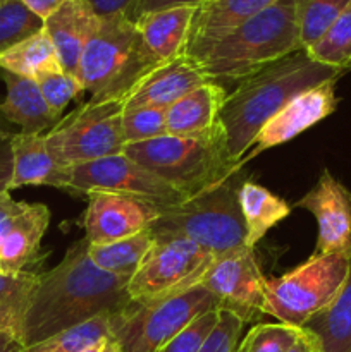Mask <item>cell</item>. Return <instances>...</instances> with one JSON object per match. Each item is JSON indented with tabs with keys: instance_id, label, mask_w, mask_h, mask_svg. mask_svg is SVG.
Instances as JSON below:
<instances>
[{
	"instance_id": "d590c367",
	"label": "cell",
	"mask_w": 351,
	"mask_h": 352,
	"mask_svg": "<svg viewBox=\"0 0 351 352\" xmlns=\"http://www.w3.org/2000/svg\"><path fill=\"white\" fill-rule=\"evenodd\" d=\"M219 323V309L203 313L157 352H200Z\"/></svg>"
},
{
	"instance_id": "f35d334b",
	"label": "cell",
	"mask_w": 351,
	"mask_h": 352,
	"mask_svg": "<svg viewBox=\"0 0 351 352\" xmlns=\"http://www.w3.org/2000/svg\"><path fill=\"white\" fill-rule=\"evenodd\" d=\"M206 0H140L134 9L133 17L131 21H136L138 17L145 16L148 12H155V10L162 9H171V7H179V6H191V7H200L202 3H205Z\"/></svg>"
},
{
	"instance_id": "52a82bcc",
	"label": "cell",
	"mask_w": 351,
	"mask_h": 352,
	"mask_svg": "<svg viewBox=\"0 0 351 352\" xmlns=\"http://www.w3.org/2000/svg\"><path fill=\"white\" fill-rule=\"evenodd\" d=\"M350 253H313L305 263L265 280L267 315L279 323L303 329L334 301L350 272Z\"/></svg>"
},
{
	"instance_id": "f546056e",
	"label": "cell",
	"mask_w": 351,
	"mask_h": 352,
	"mask_svg": "<svg viewBox=\"0 0 351 352\" xmlns=\"http://www.w3.org/2000/svg\"><path fill=\"white\" fill-rule=\"evenodd\" d=\"M351 0H296V19L303 50L315 45Z\"/></svg>"
},
{
	"instance_id": "ab89813d",
	"label": "cell",
	"mask_w": 351,
	"mask_h": 352,
	"mask_svg": "<svg viewBox=\"0 0 351 352\" xmlns=\"http://www.w3.org/2000/svg\"><path fill=\"white\" fill-rule=\"evenodd\" d=\"M10 177H12V153L7 143L0 146V192L9 191Z\"/></svg>"
},
{
	"instance_id": "1f68e13d",
	"label": "cell",
	"mask_w": 351,
	"mask_h": 352,
	"mask_svg": "<svg viewBox=\"0 0 351 352\" xmlns=\"http://www.w3.org/2000/svg\"><path fill=\"white\" fill-rule=\"evenodd\" d=\"M41 30L43 19L21 0H3L0 3V55Z\"/></svg>"
},
{
	"instance_id": "603a6c76",
	"label": "cell",
	"mask_w": 351,
	"mask_h": 352,
	"mask_svg": "<svg viewBox=\"0 0 351 352\" xmlns=\"http://www.w3.org/2000/svg\"><path fill=\"white\" fill-rule=\"evenodd\" d=\"M229 91L215 82H205L165 110V127L171 136H195L219 124L220 110Z\"/></svg>"
},
{
	"instance_id": "6da1fadb",
	"label": "cell",
	"mask_w": 351,
	"mask_h": 352,
	"mask_svg": "<svg viewBox=\"0 0 351 352\" xmlns=\"http://www.w3.org/2000/svg\"><path fill=\"white\" fill-rule=\"evenodd\" d=\"M129 277L100 270L88 254V241H76L61 263L38 274L24 315L21 340L36 346L58 332L98 316H117L131 305Z\"/></svg>"
},
{
	"instance_id": "7c38bea8",
	"label": "cell",
	"mask_w": 351,
	"mask_h": 352,
	"mask_svg": "<svg viewBox=\"0 0 351 352\" xmlns=\"http://www.w3.org/2000/svg\"><path fill=\"white\" fill-rule=\"evenodd\" d=\"M265 280L255 251L244 248L215 258L198 285L213 296L217 309L248 323L267 316Z\"/></svg>"
},
{
	"instance_id": "ac0fdd59",
	"label": "cell",
	"mask_w": 351,
	"mask_h": 352,
	"mask_svg": "<svg viewBox=\"0 0 351 352\" xmlns=\"http://www.w3.org/2000/svg\"><path fill=\"white\" fill-rule=\"evenodd\" d=\"M209 82L195 60L184 55L160 65L141 79L124 100V109L157 107L169 109L189 91Z\"/></svg>"
},
{
	"instance_id": "d4e9b609",
	"label": "cell",
	"mask_w": 351,
	"mask_h": 352,
	"mask_svg": "<svg viewBox=\"0 0 351 352\" xmlns=\"http://www.w3.org/2000/svg\"><path fill=\"white\" fill-rule=\"evenodd\" d=\"M237 203L246 227L248 250H255L265 234L291 213V205L288 201L253 181L241 182Z\"/></svg>"
},
{
	"instance_id": "ee69618b",
	"label": "cell",
	"mask_w": 351,
	"mask_h": 352,
	"mask_svg": "<svg viewBox=\"0 0 351 352\" xmlns=\"http://www.w3.org/2000/svg\"><path fill=\"white\" fill-rule=\"evenodd\" d=\"M315 351H317L315 340H313V337L310 336V333H306L305 330H303V336L299 337L298 342L291 347V351L289 352H315Z\"/></svg>"
},
{
	"instance_id": "30bf717a",
	"label": "cell",
	"mask_w": 351,
	"mask_h": 352,
	"mask_svg": "<svg viewBox=\"0 0 351 352\" xmlns=\"http://www.w3.org/2000/svg\"><path fill=\"white\" fill-rule=\"evenodd\" d=\"M215 258L181 237H155V243L127 282L131 301H151L196 287Z\"/></svg>"
},
{
	"instance_id": "5bb4252c",
	"label": "cell",
	"mask_w": 351,
	"mask_h": 352,
	"mask_svg": "<svg viewBox=\"0 0 351 352\" xmlns=\"http://www.w3.org/2000/svg\"><path fill=\"white\" fill-rule=\"evenodd\" d=\"M336 107V81H326L315 88L299 93L298 96L289 100L277 113H274L258 131L250 153L243 158V162L246 164L262 151L295 140L306 129L329 117Z\"/></svg>"
},
{
	"instance_id": "d6986e66",
	"label": "cell",
	"mask_w": 351,
	"mask_h": 352,
	"mask_svg": "<svg viewBox=\"0 0 351 352\" xmlns=\"http://www.w3.org/2000/svg\"><path fill=\"white\" fill-rule=\"evenodd\" d=\"M196 9L198 7L191 6L171 7L148 12L134 21L145 50L157 64L164 65L184 57Z\"/></svg>"
},
{
	"instance_id": "8d00e7d4",
	"label": "cell",
	"mask_w": 351,
	"mask_h": 352,
	"mask_svg": "<svg viewBox=\"0 0 351 352\" xmlns=\"http://www.w3.org/2000/svg\"><path fill=\"white\" fill-rule=\"evenodd\" d=\"M244 322L231 311L219 309V323L200 352H236Z\"/></svg>"
},
{
	"instance_id": "f6af8a7d",
	"label": "cell",
	"mask_w": 351,
	"mask_h": 352,
	"mask_svg": "<svg viewBox=\"0 0 351 352\" xmlns=\"http://www.w3.org/2000/svg\"><path fill=\"white\" fill-rule=\"evenodd\" d=\"M102 352H120V349H119V346H117L116 340L110 339V340H107V342H105V346H103Z\"/></svg>"
},
{
	"instance_id": "4dcf8cb0",
	"label": "cell",
	"mask_w": 351,
	"mask_h": 352,
	"mask_svg": "<svg viewBox=\"0 0 351 352\" xmlns=\"http://www.w3.org/2000/svg\"><path fill=\"white\" fill-rule=\"evenodd\" d=\"M112 339V316H98L30 347L26 352H83L95 344Z\"/></svg>"
},
{
	"instance_id": "bcb514c9",
	"label": "cell",
	"mask_w": 351,
	"mask_h": 352,
	"mask_svg": "<svg viewBox=\"0 0 351 352\" xmlns=\"http://www.w3.org/2000/svg\"><path fill=\"white\" fill-rule=\"evenodd\" d=\"M109 340H110V339H109ZM105 342H107V340H103V342H98V344H95V346L88 347V349H85V351H83V352H102L103 346H105Z\"/></svg>"
},
{
	"instance_id": "f1b7e54d",
	"label": "cell",
	"mask_w": 351,
	"mask_h": 352,
	"mask_svg": "<svg viewBox=\"0 0 351 352\" xmlns=\"http://www.w3.org/2000/svg\"><path fill=\"white\" fill-rule=\"evenodd\" d=\"M315 62L343 71H351V2L327 33L306 50Z\"/></svg>"
},
{
	"instance_id": "4fadbf2b",
	"label": "cell",
	"mask_w": 351,
	"mask_h": 352,
	"mask_svg": "<svg viewBox=\"0 0 351 352\" xmlns=\"http://www.w3.org/2000/svg\"><path fill=\"white\" fill-rule=\"evenodd\" d=\"M86 198L83 227L89 244L112 243L148 230L164 210L148 199L120 192L92 191Z\"/></svg>"
},
{
	"instance_id": "60d3db41",
	"label": "cell",
	"mask_w": 351,
	"mask_h": 352,
	"mask_svg": "<svg viewBox=\"0 0 351 352\" xmlns=\"http://www.w3.org/2000/svg\"><path fill=\"white\" fill-rule=\"evenodd\" d=\"M21 2L45 21L55 9H58L65 0H21Z\"/></svg>"
},
{
	"instance_id": "74e56055",
	"label": "cell",
	"mask_w": 351,
	"mask_h": 352,
	"mask_svg": "<svg viewBox=\"0 0 351 352\" xmlns=\"http://www.w3.org/2000/svg\"><path fill=\"white\" fill-rule=\"evenodd\" d=\"M85 2L98 17L124 16L131 19L140 0H85Z\"/></svg>"
},
{
	"instance_id": "8fae6325",
	"label": "cell",
	"mask_w": 351,
	"mask_h": 352,
	"mask_svg": "<svg viewBox=\"0 0 351 352\" xmlns=\"http://www.w3.org/2000/svg\"><path fill=\"white\" fill-rule=\"evenodd\" d=\"M92 191L138 196L155 203L160 208L174 206L186 199L169 182L124 153L71 167L69 192L86 196Z\"/></svg>"
},
{
	"instance_id": "836d02e7",
	"label": "cell",
	"mask_w": 351,
	"mask_h": 352,
	"mask_svg": "<svg viewBox=\"0 0 351 352\" xmlns=\"http://www.w3.org/2000/svg\"><path fill=\"white\" fill-rule=\"evenodd\" d=\"M165 110L157 107H136L124 109L123 134L126 144L155 140L167 134L165 127Z\"/></svg>"
},
{
	"instance_id": "7dc6e473",
	"label": "cell",
	"mask_w": 351,
	"mask_h": 352,
	"mask_svg": "<svg viewBox=\"0 0 351 352\" xmlns=\"http://www.w3.org/2000/svg\"><path fill=\"white\" fill-rule=\"evenodd\" d=\"M3 2V0H0V3H2Z\"/></svg>"
},
{
	"instance_id": "5b68a950",
	"label": "cell",
	"mask_w": 351,
	"mask_h": 352,
	"mask_svg": "<svg viewBox=\"0 0 351 352\" xmlns=\"http://www.w3.org/2000/svg\"><path fill=\"white\" fill-rule=\"evenodd\" d=\"M160 64L145 50L136 26L124 16L100 17L79 58L78 79L92 102L126 100Z\"/></svg>"
},
{
	"instance_id": "7bdbcfd3",
	"label": "cell",
	"mask_w": 351,
	"mask_h": 352,
	"mask_svg": "<svg viewBox=\"0 0 351 352\" xmlns=\"http://www.w3.org/2000/svg\"><path fill=\"white\" fill-rule=\"evenodd\" d=\"M21 208V201H16V199L10 196L9 191L0 192V229L3 227V223Z\"/></svg>"
},
{
	"instance_id": "b9f144b4",
	"label": "cell",
	"mask_w": 351,
	"mask_h": 352,
	"mask_svg": "<svg viewBox=\"0 0 351 352\" xmlns=\"http://www.w3.org/2000/svg\"><path fill=\"white\" fill-rule=\"evenodd\" d=\"M19 336L6 329H0V352H26Z\"/></svg>"
},
{
	"instance_id": "2e32d148",
	"label": "cell",
	"mask_w": 351,
	"mask_h": 352,
	"mask_svg": "<svg viewBox=\"0 0 351 352\" xmlns=\"http://www.w3.org/2000/svg\"><path fill=\"white\" fill-rule=\"evenodd\" d=\"M48 223L47 206L21 201V208L0 229V272H26L36 263Z\"/></svg>"
},
{
	"instance_id": "8992f818",
	"label": "cell",
	"mask_w": 351,
	"mask_h": 352,
	"mask_svg": "<svg viewBox=\"0 0 351 352\" xmlns=\"http://www.w3.org/2000/svg\"><path fill=\"white\" fill-rule=\"evenodd\" d=\"M244 179L234 174L222 184L167 206L150 226L155 237H181L203 248L213 258L246 248V227L237 203Z\"/></svg>"
},
{
	"instance_id": "ffe728a7",
	"label": "cell",
	"mask_w": 351,
	"mask_h": 352,
	"mask_svg": "<svg viewBox=\"0 0 351 352\" xmlns=\"http://www.w3.org/2000/svg\"><path fill=\"white\" fill-rule=\"evenodd\" d=\"M98 23L100 17L85 0H65L43 21V30L57 52L62 71L78 74L79 58Z\"/></svg>"
},
{
	"instance_id": "277c9868",
	"label": "cell",
	"mask_w": 351,
	"mask_h": 352,
	"mask_svg": "<svg viewBox=\"0 0 351 352\" xmlns=\"http://www.w3.org/2000/svg\"><path fill=\"white\" fill-rule=\"evenodd\" d=\"M124 155L157 174L186 199L222 184L243 168L231 157L220 122L195 136H165L129 143Z\"/></svg>"
},
{
	"instance_id": "cb8c5ba5",
	"label": "cell",
	"mask_w": 351,
	"mask_h": 352,
	"mask_svg": "<svg viewBox=\"0 0 351 352\" xmlns=\"http://www.w3.org/2000/svg\"><path fill=\"white\" fill-rule=\"evenodd\" d=\"M313 337L317 352H351V254L350 272L343 287L327 308L303 325Z\"/></svg>"
},
{
	"instance_id": "44dd1931",
	"label": "cell",
	"mask_w": 351,
	"mask_h": 352,
	"mask_svg": "<svg viewBox=\"0 0 351 352\" xmlns=\"http://www.w3.org/2000/svg\"><path fill=\"white\" fill-rule=\"evenodd\" d=\"M12 177L9 191L23 186H52L69 192L71 167H62L48 153L45 134L17 133L9 138Z\"/></svg>"
},
{
	"instance_id": "7402d4cb",
	"label": "cell",
	"mask_w": 351,
	"mask_h": 352,
	"mask_svg": "<svg viewBox=\"0 0 351 352\" xmlns=\"http://www.w3.org/2000/svg\"><path fill=\"white\" fill-rule=\"evenodd\" d=\"M0 79L6 82L7 88L6 100L0 103V113L9 122L19 126L21 133L47 134L62 119L47 105L34 79L23 78L2 69Z\"/></svg>"
},
{
	"instance_id": "7a4b0ae2",
	"label": "cell",
	"mask_w": 351,
	"mask_h": 352,
	"mask_svg": "<svg viewBox=\"0 0 351 352\" xmlns=\"http://www.w3.org/2000/svg\"><path fill=\"white\" fill-rule=\"evenodd\" d=\"M341 76L343 71L319 64L301 48L241 81L229 91L219 116L231 157L244 165L258 131L274 113L299 93Z\"/></svg>"
},
{
	"instance_id": "9a60e30c",
	"label": "cell",
	"mask_w": 351,
	"mask_h": 352,
	"mask_svg": "<svg viewBox=\"0 0 351 352\" xmlns=\"http://www.w3.org/2000/svg\"><path fill=\"white\" fill-rule=\"evenodd\" d=\"M295 206L308 210L317 219L319 237L315 253H350L351 192L327 168Z\"/></svg>"
},
{
	"instance_id": "ba28073f",
	"label": "cell",
	"mask_w": 351,
	"mask_h": 352,
	"mask_svg": "<svg viewBox=\"0 0 351 352\" xmlns=\"http://www.w3.org/2000/svg\"><path fill=\"white\" fill-rule=\"evenodd\" d=\"M217 309L213 296L203 287L151 301H131L112 318V339L120 352H157L203 313Z\"/></svg>"
},
{
	"instance_id": "e0dca14e",
	"label": "cell",
	"mask_w": 351,
	"mask_h": 352,
	"mask_svg": "<svg viewBox=\"0 0 351 352\" xmlns=\"http://www.w3.org/2000/svg\"><path fill=\"white\" fill-rule=\"evenodd\" d=\"M274 2L275 0H206L196 9L186 55L196 58Z\"/></svg>"
},
{
	"instance_id": "e575fe53",
	"label": "cell",
	"mask_w": 351,
	"mask_h": 352,
	"mask_svg": "<svg viewBox=\"0 0 351 352\" xmlns=\"http://www.w3.org/2000/svg\"><path fill=\"white\" fill-rule=\"evenodd\" d=\"M34 81L38 82V88H40L47 105L58 117H62V112L69 105V102L79 98L85 93V88H83L78 76L69 74L62 69L40 74Z\"/></svg>"
},
{
	"instance_id": "4316f807",
	"label": "cell",
	"mask_w": 351,
	"mask_h": 352,
	"mask_svg": "<svg viewBox=\"0 0 351 352\" xmlns=\"http://www.w3.org/2000/svg\"><path fill=\"white\" fill-rule=\"evenodd\" d=\"M0 69L23 78L36 79L40 74L62 67L50 38L41 30L0 55Z\"/></svg>"
},
{
	"instance_id": "3957f363",
	"label": "cell",
	"mask_w": 351,
	"mask_h": 352,
	"mask_svg": "<svg viewBox=\"0 0 351 352\" xmlns=\"http://www.w3.org/2000/svg\"><path fill=\"white\" fill-rule=\"evenodd\" d=\"M296 50H301L296 0H275L191 60L210 82L227 91Z\"/></svg>"
},
{
	"instance_id": "484cf974",
	"label": "cell",
	"mask_w": 351,
	"mask_h": 352,
	"mask_svg": "<svg viewBox=\"0 0 351 352\" xmlns=\"http://www.w3.org/2000/svg\"><path fill=\"white\" fill-rule=\"evenodd\" d=\"M155 243V236L150 229L143 230L134 236L124 237V239L112 241L105 244H89L88 254L89 260L109 274L129 277L138 270L141 261L148 254Z\"/></svg>"
},
{
	"instance_id": "9c48e42d",
	"label": "cell",
	"mask_w": 351,
	"mask_h": 352,
	"mask_svg": "<svg viewBox=\"0 0 351 352\" xmlns=\"http://www.w3.org/2000/svg\"><path fill=\"white\" fill-rule=\"evenodd\" d=\"M123 112L124 100H88L45 134L48 153L62 167L124 153Z\"/></svg>"
},
{
	"instance_id": "d6a6232c",
	"label": "cell",
	"mask_w": 351,
	"mask_h": 352,
	"mask_svg": "<svg viewBox=\"0 0 351 352\" xmlns=\"http://www.w3.org/2000/svg\"><path fill=\"white\" fill-rule=\"evenodd\" d=\"M303 336V329L286 323H260L244 336L236 352H289Z\"/></svg>"
},
{
	"instance_id": "c3c4849f",
	"label": "cell",
	"mask_w": 351,
	"mask_h": 352,
	"mask_svg": "<svg viewBox=\"0 0 351 352\" xmlns=\"http://www.w3.org/2000/svg\"><path fill=\"white\" fill-rule=\"evenodd\" d=\"M315 352H317V351H315Z\"/></svg>"
},
{
	"instance_id": "83f0119b",
	"label": "cell",
	"mask_w": 351,
	"mask_h": 352,
	"mask_svg": "<svg viewBox=\"0 0 351 352\" xmlns=\"http://www.w3.org/2000/svg\"><path fill=\"white\" fill-rule=\"evenodd\" d=\"M38 282L34 272H0V329L19 336L31 294Z\"/></svg>"
}]
</instances>
